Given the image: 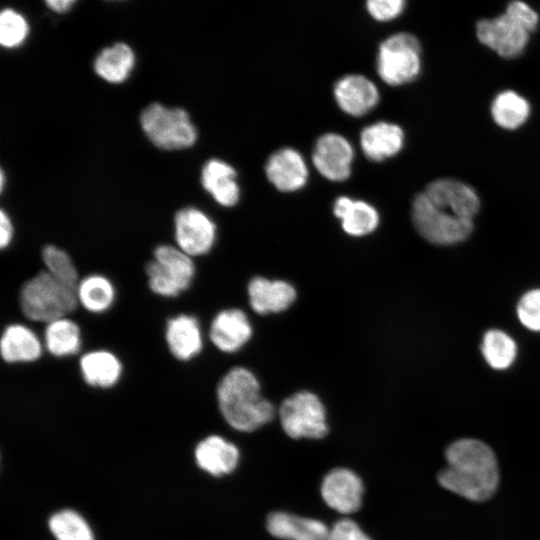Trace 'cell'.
<instances>
[{
	"mask_svg": "<svg viewBox=\"0 0 540 540\" xmlns=\"http://www.w3.org/2000/svg\"><path fill=\"white\" fill-rule=\"evenodd\" d=\"M44 349L53 357L65 358L78 354L82 348V332L76 321L61 317L45 324Z\"/></svg>",
	"mask_w": 540,
	"mask_h": 540,
	"instance_id": "obj_26",
	"label": "cell"
},
{
	"mask_svg": "<svg viewBox=\"0 0 540 540\" xmlns=\"http://www.w3.org/2000/svg\"><path fill=\"white\" fill-rule=\"evenodd\" d=\"M28 25L22 15L5 9L0 15V43L5 48L19 46L26 38Z\"/></svg>",
	"mask_w": 540,
	"mask_h": 540,
	"instance_id": "obj_33",
	"label": "cell"
},
{
	"mask_svg": "<svg viewBox=\"0 0 540 540\" xmlns=\"http://www.w3.org/2000/svg\"><path fill=\"white\" fill-rule=\"evenodd\" d=\"M149 290L163 298H176L188 290L195 276L192 257L177 246L158 245L145 265Z\"/></svg>",
	"mask_w": 540,
	"mask_h": 540,
	"instance_id": "obj_6",
	"label": "cell"
},
{
	"mask_svg": "<svg viewBox=\"0 0 540 540\" xmlns=\"http://www.w3.org/2000/svg\"><path fill=\"white\" fill-rule=\"evenodd\" d=\"M140 126L150 142L163 150L189 148L197 140L196 128L182 108L152 103L142 110Z\"/></svg>",
	"mask_w": 540,
	"mask_h": 540,
	"instance_id": "obj_7",
	"label": "cell"
},
{
	"mask_svg": "<svg viewBox=\"0 0 540 540\" xmlns=\"http://www.w3.org/2000/svg\"><path fill=\"white\" fill-rule=\"evenodd\" d=\"M236 176V171L230 164L214 158L202 167L201 184L218 204L232 207L240 198Z\"/></svg>",
	"mask_w": 540,
	"mask_h": 540,
	"instance_id": "obj_23",
	"label": "cell"
},
{
	"mask_svg": "<svg viewBox=\"0 0 540 540\" xmlns=\"http://www.w3.org/2000/svg\"><path fill=\"white\" fill-rule=\"evenodd\" d=\"M404 133L400 126L380 121L366 126L360 134L364 155L372 161H383L396 155L402 148Z\"/></svg>",
	"mask_w": 540,
	"mask_h": 540,
	"instance_id": "obj_22",
	"label": "cell"
},
{
	"mask_svg": "<svg viewBox=\"0 0 540 540\" xmlns=\"http://www.w3.org/2000/svg\"><path fill=\"white\" fill-rule=\"evenodd\" d=\"M364 492L360 477L347 468H335L328 472L321 484L325 503L341 514L359 510Z\"/></svg>",
	"mask_w": 540,
	"mask_h": 540,
	"instance_id": "obj_12",
	"label": "cell"
},
{
	"mask_svg": "<svg viewBox=\"0 0 540 540\" xmlns=\"http://www.w3.org/2000/svg\"><path fill=\"white\" fill-rule=\"evenodd\" d=\"M134 64L133 50L125 43H116L99 53L94 61V71L106 82L120 84L129 77Z\"/></svg>",
	"mask_w": 540,
	"mask_h": 540,
	"instance_id": "obj_28",
	"label": "cell"
},
{
	"mask_svg": "<svg viewBox=\"0 0 540 540\" xmlns=\"http://www.w3.org/2000/svg\"><path fill=\"white\" fill-rule=\"evenodd\" d=\"M354 150L340 134L326 133L315 143L312 160L317 171L331 181H344L351 174Z\"/></svg>",
	"mask_w": 540,
	"mask_h": 540,
	"instance_id": "obj_11",
	"label": "cell"
},
{
	"mask_svg": "<svg viewBox=\"0 0 540 540\" xmlns=\"http://www.w3.org/2000/svg\"><path fill=\"white\" fill-rule=\"evenodd\" d=\"M248 295L251 308L261 315L282 312L296 299V291L290 283L259 276L249 282Z\"/></svg>",
	"mask_w": 540,
	"mask_h": 540,
	"instance_id": "obj_19",
	"label": "cell"
},
{
	"mask_svg": "<svg viewBox=\"0 0 540 540\" xmlns=\"http://www.w3.org/2000/svg\"><path fill=\"white\" fill-rule=\"evenodd\" d=\"M327 540H371V538L355 521L349 518H343L329 528Z\"/></svg>",
	"mask_w": 540,
	"mask_h": 540,
	"instance_id": "obj_36",
	"label": "cell"
},
{
	"mask_svg": "<svg viewBox=\"0 0 540 540\" xmlns=\"http://www.w3.org/2000/svg\"><path fill=\"white\" fill-rule=\"evenodd\" d=\"M539 22L537 12L520 0L511 1L503 14L476 25L478 40L504 58L519 56Z\"/></svg>",
	"mask_w": 540,
	"mask_h": 540,
	"instance_id": "obj_3",
	"label": "cell"
},
{
	"mask_svg": "<svg viewBox=\"0 0 540 540\" xmlns=\"http://www.w3.org/2000/svg\"><path fill=\"white\" fill-rule=\"evenodd\" d=\"M49 527L57 540H93L88 524L71 510L54 514L49 520Z\"/></svg>",
	"mask_w": 540,
	"mask_h": 540,
	"instance_id": "obj_32",
	"label": "cell"
},
{
	"mask_svg": "<svg viewBox=\"0 0 540 540\" xmlns=\"http://www.w3.org/2000/svg\"><path fill=\"white\" fill-rule=\"evenodd\" d=\"M279 416L284 432L293 439H321L328 433L325 408L312 392L300 391L287 397Z\"/></svg>",
	"mask_w": 540,
	"mask_h": 540,
	"instance_id": "obj_9",
	"label": "cell"
},
{
	"mask_svg": "<svg viewBox=\"0 0 540 540\" xmlns=\"http://www.w3.org/2000/svg\"><path fill=\"white\" fill-rule=\"evenodd\" d=\"M265 173L273 186L281 192L301 189L308 179L305 160L291 147H284L272 153L266 162Z\"/></svg>",
	"mask_w": 540,
	"mask_h": 540,
	"instance_id": "obj_15",
	"label": "cell"
},
{
	"mask_svg": "<svg viewBox=\"0 0 540 540\" xmlns=\"http://www.w3.org/2000/svg\"><path fill=\"white\" fill-rule=\"evenodd\" d=\"M44 345L38 335L27 325L10 323L0 337V355L7 364H24L38 361Z\"/></svg>",
	"mask_w": 540,
	"mask_h": 540,
	"instance_id": "obj_17",
	"label": "cell"
},
{
	"mask_svg": "<svg viewBox=\"0 0 540 540\" xmlns=\"http://www.w3.org/2000/svg\"><path fill=\"white\" fill-rule=\"evenodd\" d=\"M174 237L176 245L191 257L207 254L216 240V225L212 219L195 207L182 208L175 214Z\"/></svg>",
	"mask_w": 540,
	"mask_h": 540,
	"instance_id": "obj_10",
	"label": "cell"
},
{
	"mask_svg": "<svg viewBox=\"0 0 540 540\" xmlns=\"http://www.w3.org/2000/svg\"><path fill=\"white\" fill-rule=\"evenodd\" d=\"M164 341L171 356L180 362L190 361L203 348V336L198 319L187 313H179L167 319Z\"/></svg>",
	"mask_w": 540,
	"mask_h": 540,
	"instance_id": "obj_13",
	"label": "cell"
},
{
	"mask_svg": "<svg viewBox=\"0 0 540 540\" xmlns=\"http://www.w3.org/2000/svg\"><path fill=\"white\" fill-rule=\"evenodd\" d=\"M41 257L45 270L51 276L62 284L76 289L80 280L78 270L65 250L56 245L48 244L43 247Z\"/></svg>",
	"mask_w": 540,
	"mask_h": 540,
	"instance_id": "obj_31",
	"label": "cell"
},
{
	"mask_svg": "<svg viewBox=\"0 0 540 540\" xmlns=\"http://www.w3.org/2000/svg\"><path fill=\"white\" fill-rule=\"evenodd\" d=\"M252 335L246 314L238 308L224 309L211 321L209 338L224 353H234L244 346Z\"/></svg>",
	"mask_w": 540,
	"mask_h": 540,
	"instance_id": "obj_16",
	"label": "cell"
},
{
	"mask_svg": "<svg viewBox=\"0 0 540 540\" xmlns=\"http://www.w3.org/2000/svg\"><path fill=\"white\" fill-rule=\"evenodd\" d=\"M18 299L25 318L44 324L70 315L78 306L76 289L62 284L46 270L22 284Z\"/></svg>",
	"mask_w": 540,
	"mask_h": 540,
	"instance_id": "obj_4",
	"label": "cell"
},
{
	"mask_svg": "<svg viewBox=\"0 0 540 540\" xmlns=\"http://www.w3.org/2000/svg\"><path fill=\"white\" fill-rule=\"evenodd\" d=\"M437 203L449 205L460 215L473 220L480 206L475 190L469 185L454 179H438L427 185L423 191Z\"/></svg>",
	"mask_w": 540,
	"mask_h": 540,
	"instance_id": "obj_21",
	"label": "cell"
},
{
	"mask_svg": "<svg viewBox=\"0 0 540 540\" xmlns=\"http://www.w3.org/2000/svg\"><path fill=\"white\" fill-rule=\"evenodd\" d=\"M78 305L91 314L108 311L116 299L113 282L105 275L93 273L79 280L76 287Z\"/></svg>",
	"mask_w": 540,
	"mask_h": 540,
	"instance_id": "obj_27",
	"label": "cell"
},
{
	"mask_svg": "<svg viewBox=\"0 0 540 540\" xmlns=\"http://www.w3.org/2000/svg\"><path fill=\"white\" fill-rule=\"evenodd\" d=\"M517 314L521 323L532 331H540V289L525 293L518 302Z\"/></svg>",
	"mask_w": 540,
	"mask_h": 540,
	"instance_id": "obj_34",
	"label": "cell"
},
{
	"mask_svg": "<svg viewBox=\"0 0 540 540\" xmlns=\"http://www.w3.org/2000/svg\"><path fill=\"white\" fill-rule=\"evenodd\" d=\"M376 69L381 80L390 86L416 79L421 70V45L417 37L408 32L387 37L379 45Z\"/></svg>",
	"mask_w": 540,
	"mask_h": 540,
	"instance_id": "obj_8",
	"label": "cell"
},
{
	"mask_svg": "<svg viewBox=\"0 0 540 540\" xmlns=\"http://www.w3.org/2000/svg\"><path fill=\"white\" fill-rule=\"evenodd\" d=\"M268 532L283 540H327L329 528L320 520L275 511L266 520Z\"/></svg>",
	"mask_w": 540,
	"mask_h": 540,
	"instance_id": "obj_20",
	"label": "cell"
},
{
	"mask_svg": "<svg viewBox=\"0 0 540 540\" xmlns=\"http://www.w3.org/2000/svg\"><path fill=\"white\" fill-rule=\"evenodd\" d=\"M411 216L417 232L436 245L464 241L473 230V220L463 217L449 205L430 200L424 192L414 197Z\"/></svg>",
	"mask_w": 540,
	"mask_h": 540,
	"instance_id": "obj_5",
	"label": "cell"
},
{
	"mask_svg": "<svg viewBox=\"0 0 540 540\" xmlns=\"http://www.w3.org/2000/svg\"><path fill=\"white\" fill-rule=\"evenodd\" d=\"M366 9L376 21L386 22L397 18L404 10L405 0H366Z\"/></svg>",
	"mask_w": 540,
	"mask_h": 540,
	"instance_id": "obj_35",
	"label": "cell"
},
{
	"mask_svg": "<svg viewBox=\"0 0 540 540\" xmlns=\"http://www.w3.org/2000/svg\"><path fill=\"white\" fill-rule=\"evenodd\" d=\"M530 113L529 103L514 91H503L493 100L491 114L499 126L515 129L522 125Z\"/></svg>",
	"mask_w": 540,
	"mask_h": 540,
	"instance_id": "obj_29",
	"label": "cell"
},
{
	"mask_svg": "<svg viewBox=\"0 0 540 540\" xmlns=\"http://www.w3.org/2000/svg\"><path fill=\"white\" fill-rule=\"evenodd\" d=\"M4 182H5V177H4V171L2 170L1 171V191L4 189Z\"/></svg>",
	"mask_w": 540,
	"mask_h": 540,
	"instance_id": "obj_39",
	"label": "cell"
},
{
	"mask_svg": "<svg viewBox=\"0 0 540 540\" xmlns=\"http://www.w3.org/2000/svg\"><path fill=\"white\" fill-rule=\"evenodd\" d=\"M194 455L198 466L214 476L231 473L240 456L238 448L219 435H210L201 440Z\"/></svg>",
	"mask_w": 540,
	"mask_h": 540,
	"instance_id": "obj_24",
	"label": "cell"
},
{
	"mask_svg": "<svg viewBox=\"0 0 540 540\" xmlns=\"http://www.w3.org/2000/svg\"><path fill=\"white\" fill-rule=\"evenodd\" d=\"M333 92L339 108L355 117L367 114L379 101L376 85L360 74L343 76L335 83Z\"/></svg>",
	"mask_w": 540,
	"mask_h": 540,
	"instance_id": "obj_14",
	"label": "cell"
},
{
	"mask_svg": "<svg viewBox=\"0 0 540 540\" xmlns=\"http://www.w3.org/2000/svg\"><path fill=\"white\" fill-rule=\"evenodd\" d=\"M333 213L340 219L343 230L351 236L359 237L370 234L379 223L378 212L372 205L347 196L336 199Z\"/></svg>",
	"mask_w": 540,
	"mask_h": 540,
	"instance_id": "obj_25",
	"label": "cell"
},
{
	"mask_svg": "<svg viewBox=\"0 0 540 540\" xmlns=\"http://www.w3.org/2000/svg\"><path fill=\"white\" fill-rule=\"evenodd\" d=\"M216 399L224 420L240 432L255 431L274 416V407L261 395L257 378L244 367H233L221 378Z\"/></svg>",
	"mask_w": 540,
	"mask_h": 540,
	"instance_id": "obj_2",
	"label": "cell"
},
{
	"mask_svg": "<svg viewBox=\"0 0 540 540\" xmlns=\"http://www.w3.org/2000/svg\"><path fill=\"white\" fill-rule=\"evenodd\" d=\"M516 344L505 332L487 331L482 340L481 351L487 363L494 369L509 367L516 357Z\"/></svg>",
	"mask_w": 540,
	"mask_h": 540,
	"instance_id": "obj_30",
	"label": "cell"
},
{
	"mask_svg": "<svg viewBox=\"0 0 540 540\" xmlns=\"http://www.w3.org/2000/svg\"><path fill=\"white\" fill-rule=\"evenodd\" d=\"M446 466L437 480L446 490L467 500H488L497 490L499 468L494 451L484 442L463 438L445 451Z\"/></svg>",
	"mask_w": 540,
	"mask_h": 540,
	"instance_id": "obj_1",
	"label": "cell"
},
{
	"mask_svg": "<svg viewBox=\"0 0 540 540\" xmlns=\"http://www.w3.org/2000/svg\"><path fill=\"white\" fill-rule=\"evenodd\" d=\"M13 238V225L9 215L1 210L0 212V247L5 249Z\"/></svg>",
	"mask_w": 540,
	"mask_h": 540,
	"instance_id": "obj_37",
	"label": "cell"
},
{
	"mask_svg": "<svg viewBox=\"0 0 540 540\" xmlns=\"http://www.w3.org/2000/svg\"><path fill=\"white\" fill-rule=\"evenodd\" d=\"M78 365L83 381L93 388L110 389L120 381L123 374L120 358L104 348L83 353Z\"/></svg>",
	"mask_w": 540,
	"mask_h": 540,
	"instance_id": "obj_18",
	"label": "cell"
},
{
	"mask_svg": "<svg viewBox=\"0 0 540 540\" xmlns=\"http://www.w3.org/2000/svg\"><path fill=\"white\" fill-rule=\"evenodd\" d=\"M75 0H45L47 6L55 12L67 11Z\"/></svg>",
	"mask_w": 540,
	"mask_h": 540,
	"instance_id": "obj_38",
	"label": "cell"
}]
</instances>
